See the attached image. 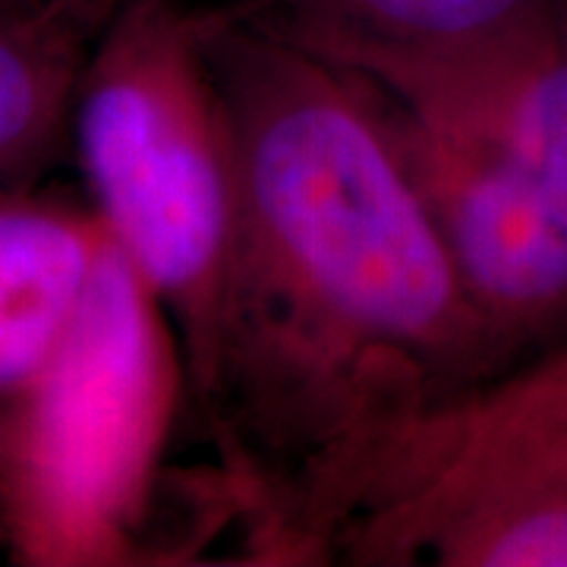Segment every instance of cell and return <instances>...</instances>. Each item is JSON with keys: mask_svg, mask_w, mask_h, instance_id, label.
Here are the masks:
<instances>
[{"mask_svg": "<svg viewBox=\"0 0 567 567\" xmlns=\"http://www.w3.org/2000/svg\"><path fill=\"white\" fill-rule=\"evenodd\" d=\"M205 44L237 230L199 413L268 548L324 555L388 451L498 363L363 80L215 7Z\"/></svg>", "mask_w": 567, "mask_h": 567, "instance_id": "1", "label": "cell"}, {"mask_svg": "<svg viewBox=\"0 0 567 567\" xmlns=\"http://www.w3.org/2000/svg\"><path fill=\"white\" fill-rule=\"evenodd\" d=\"M350 73L442 227L498 379L567 341V0L457 51Z\"/></svg>", "mask_w": 567, "mask_h": 567, "instance_id": "2", "label": "cell"}, {"mask_svg": "<svg viewBox=\"0 0 567 567\" xmlns=\"http://www.w3.org/2000/svg\"><path fill=\"white\" fill-rule=\"evenodd\" d=\"M205 35V0H126L70 117L92 212L162 303L196 410L237 230L234 136Z\"/></svg>", "mask_w": 567, "mask_h": 567, "instance_id": "3", "label": "cell"}, {"mask_svg": "<svg viewBox=\"0 0 567 567\" xmlns=\"http://www.w3.org/2000/svg\"><path fill=\"white\" fill-rule=\"evenodd\" d=\"M181 385L162 303L107 244L70 338L0 413V533L17 561L123 565L140 551Z\"/></svg>", "mask_w": 567, "mask_h": 567, "instance_id": "4", "label": "cell"}, {"mask_svg": "<svg viewBox=\"0 0 567 567\" xmlns=\"http://www.w3.org/2000/svg\"><path fill=\"white\" fill-rule=\"evenodd\" d=\"M524 483H567V341L413 425L369 476L341 551L406 565L451 511Z\"/></svg>", "mask_w": 567, "mask_h": 567, "instance_id": "5", "label": "cell"}, {"mask_svg": "<svg viewBox=\"0 0 567 567\" xmlns=\"http://www.w3.org/2000/svg\"><path fill=\"white\" fill-rule=\"evenodd\" d=\"M107 244L92 208L0 193V413L70 338Z\"/></svg>", "mask_w": 567, "mask_h": 567, "instance_id": "6", "label": "cell"}, {"mask_svg": "<svg viewBox=\"0 0 567 567\" xmlns=\"http://www.w3.org/2000/svg\"><path fill=\"white\" fill-rule=\"evenodd\" d=\"M126 0H0V193L70 136L85 63Z\"/></svg>", "mask_w": 567, "mask_h": 567, "instance_id": "7", "label": "cell"}, {"mask_svg": "<svg viewBox=\"0 0 567 567\" xmlns=\"http://www.w3.org/2000/svg\"><path fill=\"white\" fill-rule=\"evenodd\" d=\"M230 20L344 70L432 58L488 39L539 0H205Z\"/></svg>", "mask_w": 567, "mask_h": 567, "instance_id": "8", "label": "cell"}, {"mask_svg": "<svg viewBox=\"0 0 567 567\" xmlns=\"http://www.w3.org/2000/svg\"><path fill=\"white\" fill-rule=\"evenodd\" d=\"M416 558L442 567H567V483L480 495L429 529Z\"/></svg>", "mask_w": 567, "mask_h": 567, "instance_id": "9", "label": "cell"}]
</instances>
